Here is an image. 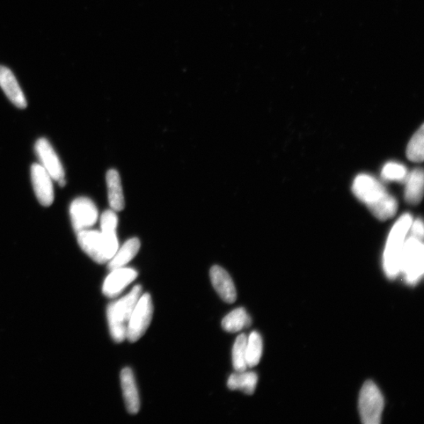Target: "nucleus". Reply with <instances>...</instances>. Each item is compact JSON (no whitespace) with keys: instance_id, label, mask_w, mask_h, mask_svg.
<instances>
[{"instance_id":"nucleus-1","label":"nucleus","mask_w":424,"mask_h":424,"mask_svg":"<svg viewBox=\"0 0 424 424\" xmlns=\"http://www.w3.org/2000/svg\"><path fill=\"white\" fill-rule=\"evenodd\" d=\"M354 194L379 221H386L397 213L398 202L387 193L381 182L369 174L357 175L352 186Z\"/></svg>"},{"instance_id":"nucleus-2","label":"nucleus","mask_w":424,"mask_h":424,"mask_svg":"<svg viewBox=\"0 0 424 424\" xmlns=\"http://www.w3.org/2000/svg\"><path fill=\"white\" fill-rule=\"evenodd\" d=\"M413 221L411 214L402 215L394 223L387 238L384 254V268L389 279H393L401 273V259L409 229Z\"/></svg>"},{"instance_id":"nucleus-3","label":"nucleus","mask_w":424,"mask_h":424,"mask_svg":"<svg viewBox=\"0 0 424 424\" xmlns=\"http://www.w3.org/2000/svg\"><path fill=\"white\" fill-rule=\"evenodd\" d=\"M78 243L82 250L98 263L111 260L118 250L116 233H104L90 229L77 233Z\"/></svg>"},{"instance_id":"nucleus-4","label":"nucleus","mask_w":424,"mask_h":424,"mask_svg":"<svg viewBox=\"0 0 424 424\" xmlns=\"http://www.w3.org/2000/svg\"><path fill=\"white\" fill-rule=\"evenodd\" d=\"M141 294L142 287L136 285L129 294L108 306V325L116 342H121L126 339L128 323Z\"/></svg>"},{"instance_id":"nucleus-5","label":"nucleus","mask_w":424,"mask_h":424,"mask_svg":"<svg viewBox=\"0 0 424 424\" xmlns=\"http://www.w3.org/2000/svg\"><path fill=\"white\" fill-rule=\"evenodd\" d=\"M424 248L423 240L409 235L406 240L401 259V273L408 284L418 283L423 277Z\"/></svg>"},{"instance_id":"nucleus-6","label":"nucleus","mask_w":424,"mask_h":424,"mask_svg":"<svg viewBox=\"0 0 424 424\" xmlns=\"http://www.w3.org/2000/svg\"><path fill=\"white\" fill-rule=\"evenodd\" d=\"M384 400L377 386L372 381L362 386L358 408L364 424H379L381 421Z\"/></svg>"},{"instance_id":"nucleus-7","label":"nucleus","mask_w":424,"mask_h":424,"mask_svg":"<svg viewBox=\"0 0 424 424\" xmlns=\"http://www.w3.org/2000/svg\"><path fill=\"white\" fill-rule=\"evenodd\" d=\"M153 313V306L150 294L140 296L130 318L126 338L134 342L140 340L149 328Z\"/></svg>"},{"instance_id":"nucleus-8","label":"nucleus","mask_w":424,"mask_h":424,"mask_svg":"<svg viewBox=\"0 0 424 424\" xmlns=\"http://www.w3.org/2000/svg\"><path fill=\"white\" fill-rule=\"evenodd\" d=\"M69 214L72 225L77 233L90 229L96 223L99 211L95 203L87 197H79L71 203Z\"/></svg>"},{"instance_id":"nucleus-9","label":"nucleus","mask_w":424,"mask_h":424,"mask_svg":"<svg viewBox=\"0 0 424 424\" xmlns=\"http://www.w3.org/2000/svg\"><path fill=\"white\" fill-rule=\"evenodd\" d=\"M35 150L41 165L49 173L52 179L61 186L65 185V171L60 157L46 138H41L36 141Z\"/></svg>"},{"instance_id":"nucleus-10","label":"nucleus","mask_w":424,"mask_h":424,"mask_svg":"<svg viewBox=\"0 0 424 424\" xmlns=\"http://www.w3.org/2000/svg\"><path fill=\"white\" fill-rule=\"evenodd\" d=\"M31 180L36 197L45 207H49L55 200L52 178L41 164L31 167Z\"/></svg>"},{"instance_id":"nucleus-11","label":"nucleus","mask_w":424,"mask_h":424,"mask_svg":"<svg viewBox=\"0 0 424 424\" xmlns=\"http://www.w3.org/2000/svg\"><path fill=\"white\" fill-rule=\"evenodd\" d=\"M0 87L12 104L19 108L27 107V101L23 89L12 71L0 65Z\"/></svg>"},{"instance_id":"nucleus-12","label":"nucleus","mask_w":424,"mask_h":424,"mask_svg":"<svg viewBox=\"0 0 424 424\" xmlns=\"http://www.w3.org/2000/svg\"><path fill=\"white\" fill-rule=\"evenodd\" d=\"M138 277L136 270L130 268H118L112 270L104 285V294L108 297H115Z\"/></svg>"},{"instance_id":"nucleus-13","label":"nucleus","mask_w":424,"mask_h":424,"mask_svg":"<svg viewBox=\"0 0 424 424\" xmlns=\"http://www.w3.org/2000/svg\"><path fill=\"white\" fill-rule=\"evenodd\" d=\"M210 276L211 283L219 296L225 303H235L237 299V291L230 274L222 267L214 266L211 269Z\"/></svg>"},{"instance_id":"nucleus-14","label":"nucleus","mask_w":424,"mask_h":424,"mask_svg":"<svg viewBox=\"0 0 424 424\" xmlns=\"http://www.w3.org/2000/svg\"><path fill=\"white\" fill-rule=\"evenodd\" d=\"M121 380L128 411L130 414H136L140 411V400L133 371L129 368L124 369L121 372Z\"/></svg>"},{"instance_id":"nucleus-15","label":"nucleus","mask_w":424,"mask_h":424,"mask_svg":"<svg viewBox=\"0 0 424 424\" xmlns=\"http://www.w3.org/2000/svg\"><path fill=\"white\" fill-rule=\"evenodd\" d=\"M106 184L109 206L115 211H120L125 206L121 186V180L118 171L111 169L106 173Z\"/></svg>"},{"instance_id":"nucleus-16","label":"nucleus","mask_w":424,"mask_h":424,"mask_svg":"<svg viewBox=\"0 0 424 424\" xmlns=\"http://www.w3.org/2000/svg\"><path fill=\"white\" fill-rule=\"evenodd\" d=\"M423 171L422 168H415L408 174L405 181V199L411 204H418L423 195Z\"/></svg>"},{"instance_id":"nucleus-17","label":"nucleus","mask_w":424,"mask_h":424,"mask_svg":"<svg viewBox=\"0 0 424 424\" xmlns=\"http://www.w3.org/2000/svg\"><path fill=\"white\" fill-rule=\"evenodd\" d=\"M140 241L138 238H131L126 241L114 257L109 260L108 268L111 270L123 267L133 260L140 251Z\"/></svg>"},{"instance_id":"nucleus-18","label":"nucleus","mask_w":424,"mask_h":424,"mask_svg":"<svg viewBox=\"0 0 424 424\" xmlns=\"http://www.w3.org/2000/svg\"><path fill=\"white\" fill-rule=\"evenodd\" d=\"M258 382V376L255 372H240L233 374L228 379V386L232 391L240 390L247 394H252Z\"/></svg>"},{"instance_id":"nucleus-19","label":"nucleus","mask_w":424,"mask_h":424,"mask_svg":"<svg viewBox=\"0 0 424 424\" xmlns=\"http://www.w3.org/2000/svg\"><path fill=\"white\" fill-rule=\"evenodd\" d=\"M252 320L244 308L236 309L223 320V330L228 333H236L250 326Z\"/></svg>"},{"instance_id":"nucleus-20","label":"nucleus","mask_w":424,"mask_h":424,"mask_svg":"<svg viewBox=\"0 0 424 424\" xmlns=\"http://www.w3.org/2000/svg\"><path fill=\"white\" fill-rule=\"evenodd\" d=\"M262 354V340L257 332H253L248 336L246 347V361L247 367H254L260 363Z\"/></svg>"},{"instance_id":"nucleus-21","label":"nucleus","mask_w":424,"mask_h":424,"mask_svg":"<svg viewBox=\"0 0 424 424\" xmlns=\"http://www.w3.org/2000/svg\"><path fill=\"white\" fill-rule=\"evenodd\" d=\"M424 128L423 125L416 131L407 146L406 155L413 162L421 163L424 156Z\"/></svg>"},{"instance_id":"nucleus-22","label":"nucleus","mask_w":424,"mask_h":424,"mask_svg":"<svg viewBox=\"0 0 424 424\" xmlns=\"http://www.w3.org/2000/svg\"><path fill=\"white\" fill-rule=\"evenodd\" d=\"M247 341L246 335L241 334L238 336L233 347V365L238 372H245L247 368L246 361Z\"/></svg>"},{"instance_id":"nucleus-23","label":"nucleus","mask_w":424,"mask_h":424,"mask_svg":"<svg viewBox=\"0 0 424 424\" xmlns=\"http://www.w3.org/2000/svg\"><path fill=\"white\" fill-rule=\"evenodd\" d=\"M408 174L407 168L396 162L386 164L381 172V177L386 181L405 182Z\"/></svg>"},{"instance_id":"nucleus-24","label":"nucleus","mask_w":424,"mask_h":424,"mask_svg":"<svg viewBox=\"0 0 424 424\" xmlns=\"http://www.w3.org/2000/svg\"><path fill=\"white\" fill-rule=\"evenodd\" d=\"M118 217L113 209L107 210L101 216V229L104 233H116Z\"/></svg>"},{"instance_id":"nucleus-25","label":"nucleus","mask_w":424,"mask_h":424,"mask_svg":"<svg viewBox=\"0 0 424 424\" xmlns=\"http://www.w3.org/2000/svg\"><path fill=\"white\" fill-rule=\"evenodd\" d=\"M408 235L420 240H423V223L420 218L415 219V221H413L411 229H409L408 231Z\"/></svg>"}]
</instances>
